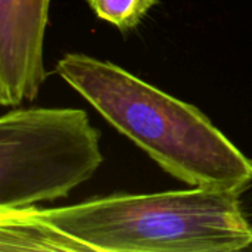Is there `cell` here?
Wrapping results in <instances>:
<instances>
[{
	"label": "cell",
	"instance_id": "6da1fadb",
	"mask_svg": "<svg viewBox=\"0 0 252 252\" xmlns=\"http://www.w3.org/2000/svg\"><path fill=\"white\" fill-rule=\"evenodd\" d=\"M55 71L114 128L180 182L238 195L252 186V159L196 106L109 61L84 53L63 55Z\"/></svg>",
	"mask_w": 252,
	"mask_h": 252
},
{
	"label": "cell",
	"instance_id": "7a4b0ae2",
	"mask_svg": "<svg viewBox=\"0 0 252 252\" xmlns=\"http://www.w3.org/2000/svg\"><path fill=\"white\" fill-rule=\"evenodd\" d=\"M80 251L232 252L252 245V226L235 192L193 188L115 193L61 208H27Z\"/></svg>",
	"mask_w": 252,
	"mask_h": 252
},
{
	"label": "cell",
	"instance_id": "3957f363",
	"mask_svg": "<svg viewBox=\"0 0 252 252\" xmlns=\"http://www.w3.org/2000/svg\"><path fill=\"white\" fill-rule=\"evenodd\" d=\"M100 133L78 108H21L0 118V210L66 198L93 177Z\"/></svg>",
	"mask_w": 252,
	"mask_h": 252
},
{
	"label": "cell",
	"instance_id": "277c9868",
	"mask_svg": "<svg viewBox=\"0 0 252 252\" xmlns=\"http://www.w3.org/2000/svg\"><path fill=\"white\" fill-rule=\"evenodd\" d=\"M50 0H0V103L34 100L46 80L44 34Z\"/></svg>",
	"mask_w": 252,
	"mask_h": 252
},
{
	"label": "cell",
	"instance_id": "5b68a950",
	"mask_svg": "<svg viewBox=\"0 0 252 252\" xmlns=\"http://www.w3.org/2000/svg\"><path fill=\"white\" fill-rule=\"evenodd\" d=\"M0 251H80V247L27 210H0Z\"/></svg>",
	"mask_w": 252,
	"mask_h": 252
},
{
	"label": "cell",
	"instance_id": "8992f818",
	"mask_svg": "<svg viewBox=\"0 0 252 252\" xmlns=\"http://www.w3.org/2000/svg\"><path fill=\"white\" fill-rule=\"evenodd\" d=\"M97 18L112 24L121 32L133 31L158 0H87Z\"/></svg>",
	"mask_w": 252,
	"mask_h": 252
}]
</instances>
